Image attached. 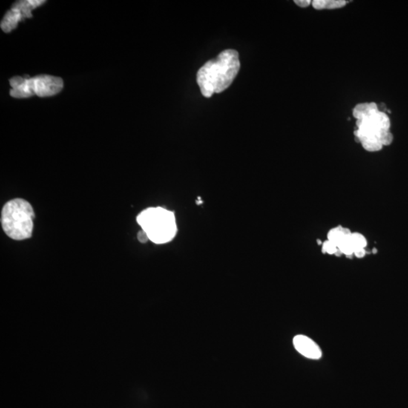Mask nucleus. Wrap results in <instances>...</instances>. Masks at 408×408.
Wrapping results in <instances>:
<instances>
[{
  "label": "nucleus",
  "instance_id": "nucleus-13",
  "mask_svg": "<svg viewBox=\"0 0 408 408\" xmlns=\"http://www.w3.org/2000/svg\"><path fill=\"white\" fill-rule=\"evenodd\" d=\"M351 240H352L355 251L356 250L365 249L368 245V242H366L364 236L362 235L360 233H352L351 235Z\"/></svg>",
  "mask_w": 408,
  "mask_h": 408
},
{
  "label": "nucleus",
  "instance_id": "nucleus-16",
  "mask_svg": "<svg viewBox=\"0 0 408 408\" xmlns=\"http://www.w3.org/2000/svg\"><path fill=\"white\" fill-rule=\"evenodd\" d=\"M392 141H393V136L390 131L384 132L380 136V142H381L383 146H388V145H391Z\"/></svg>",
  "mask_w": 408,
  "mask_h": 408
},
{
  "label": "nucleus",
  "instance_id": "nucleus-21",
  "mask_svg": "<svg viewBox=\"0 0 408 408\" xmlns=\"http://www.w3.org/2000/svg\"><path fill=\"white\" fill-rule=\"evenodd\" d=\"M373 253H374V254H377V250L376 249L373 250Z\"/></svg>",
  "mask_w": 408,
  "mask_h": 408
},
{
  "label": "nucleus",
  "instance_id": "nucleus-7",
  "mask_svg": "<svg viewBox=\"0 0 408 408\" xmlns=\"http://www.w3.org/2000/svg\"><path fill=\"white\" fill-rule=\"evenodd\" d=\"M24 20L22 15L16 9H11L5 15L4 18L2 20L0 27L5 33H10L11 31L16 28L19 21Z\"/></svg>",
  "mask_w": 408,
  "mask_h": 408
},
{
  "label": "nucleus",
  "instance_id": "nucleus-14",
  "mask_svg": "<svg viewBox=\"0 0 408 408\" xmlns=\"http://www.w3.org/2000/svg\"><path fill=\"white\" fill-rule=\"evenodd\" d=\"M362 147L369 152H377L383 148V145L377 139L374 140H368L361 142Z\"/></svg>",
  "mask_w": 408,
  "mask_h": 408
},
{
  "label": "nucleus",
  "instance_id": "nucleus-10",
  "mask_svg": "<svg viewBox=\"0 0 408 408\" xmlns=\"http://www.w3.org/2000/svg\"><path fill=\"white\" fill-rule=\"evenodd\" d=\"M347 2L343 0H314L311 3L313 8L316 10L323 9H335L344 7Z\"/></svg>",
  "mask_w": 408,
  "mask_h": 408
},
{
  "label": "nucleus",
  "instance_id": "nucleus-3",
  "mask_svg": "<svg viewBox=\"0 0 408 408\" xmlns=\"http://www.w3.org/2000/svg\"><path fill=\"white\" fill-rule=\"evenodd\" d=\"M136 220L149 240L156 244L171 241L177 233L174 213L162 207L146 209L139 213Z\"/></svg>",
  "mask_w": 408,
  "mask_h": 408
},
{
  "label": "nucleus",
  "instance_id": "nucleus-18",
  "mask_svg": "<svg viewBox=\"0 0 408 408\" xmlns=\"http://www.w3.org/2000/svg\"><path fill=\"white\" fill-rule=\"evenodd\" d=\"M294 3H295L297 6H300V7L306 8L308 7L312 2L310 1V0H295Z\"/></svg>",
  "mask_w": 408,
  "mask_h": 408
},
{
  "label": "nucleus",
  "instance_id": "nucleus-15",
  "mask_svg": "<svg viewBox=\"0 0 408 408\" xmlns=\"http://www.w3.org/2000/svg\"><path fill=\"white\" fill-rule=\"evenodd\" d=\"M338 248L336 246L334 243L327 240L326 241L323 242L322 244V253L323 254H331V255H334L337 252Z\"/></svg>",
  "mask_w": 408,
  "mask_h": 408
},
{
  "label": "nucleus",
  "instance_id": "nucleus-2",
  "mask_svg": "<svg viewBox=\"0 0 408 408\" xmlns=\"http://www.w3.org/2000/svg\"><path fill=\"white\" fill-rule=\"evenodd\" d=\"M34 216L33 207L27 200L13 199L5 204L2 210L3 231L13 240L30 238L33 233Z\"/></svg>",
  "mask_w": 408,
  "mask_h": 408
},
{
  "label": "nucleus",
  "instance_id": "nucleus-4",
  "mask_svg": "<svg viewBox=\"0 0 408 408\" xmlns=\"http://www.w3.org/2000/svg\"><path fill=\"white\" fill-rule=\"evenodd\" d=\"M30 83L33 93L39 97L55 96L59 93L64 87L61 78L50 75H39L30 77Z\"/></svg>",
  "mask_w": 408,
  "mask_h": 408
},
{
  "label": "nucleus",
  "instance_id": "nucleus-9",
  "mask_svg": "<svg viewBox=\"0 0 408 408\" xmlns=\"http://www.w3.org/2000/svg\"><path fill=\"white\" fill-rule=\"evenodd\" d=\"M378 110L377 104L374 102L362 103L353 109V116L356 119H363Z\"/></svg>",
  "mask_w": 408,
  "mask_h": 408
},
{
  "label": "nucleus",
  "instance_id": "nucleus-6",
  "mask_svg": "<svg viewBox=\"0 0 408 408\" xmlns=\"http://www.w3.org/2000/svg\"><path fill=\"white\" fill-rule=\"evenodd\" d=\"M30 76H16L12 77L9 80L12 90H10V95L12 97L16 99H26L34 96L31 85L30 83Z\"/></svg>",
  "mask_w": 408,
  "mask_h": 408
},
{
  "label": "nucleus",
  "instance_id": "nucleus-17",
  "mask_svg": "<svg viewBox=\"0 0 408 408\" xmlns=\"http://www.w3.org/2000/svg\"><path fill=\"white\" fill-rule=\"evenodd\" d=\"M138 239H139V241L142 242V243H145V242L149 240L148 235H147L146 233H145L143 230L139 231V234H138Z\"/></svg>",
  "mask_w": 408,
  "mask_h": 408
},
{
  "label": "nucleus",
  "instance_id": "nucleus-8",
  "mask_svg": "<svg viewBox=\"0 0 408 408\" xmlns=\"http://www.w3.org/2000/svg\"><path fill=\"white\" fill-rule=\"evenodd\" d=\"M45 3V0H21L15 2L12 8L18 10L24 19L32 18L31 11Z\"/></svg>",
  "mask_w": 408,
  "mask_h": 408
},
{
  "label": "nucleus",
  "instance_id": "nucleus-20",
  "mask_svg": "<svg viewBox=\"0 0 408 408\" xmlns=\"http://www.w3.org/2000/svg\"><path fill=\"white\" fill-rule=\"evenodd\" d=\"M334 255L337 256H341L343 255V253H342L341 251H340V250L338 248V250H337V252H336V254H334Z\"/></svg>",
  "mask_w": 408,
  "mask_h": 408
},
{
  "label": "nucleus",
  "instance_id": "nucleus-11",
  "mask_svg": "<svg viewBox=\"0 0 408 408\" xmlns=\"http://www.w3.org/2000/svg\"><path fill=\"white\" fill-rule=\"evenodd\" d=\"M346 237V236H345L344 233H343V227L342 226L333 228L328 234V240L334 243L336 246H337V248Z\"/></svg>",
  "mask_w": 408,
  "mask_h": 408
},
{
  "label": "nucleus",
  "instance_id": "nucleus-12",
  "mask_svg": "<svg viewBox=\"0 0 408 408\" xmlns=\"http://www.w3.org/2000/svg\"><path fill=\"white\" fill-rule=\"evenodd\" d=\"M338 248L341 251L343 254H344L347 257H352V256L354 255V252H355V249H354L353 244H352V240H351V236H347V237H345L341 243L339 245Z\"/></svg>",
  "mask_w": 408,
  "mask_h": 408
},
{
  "label": "nucleus",
  "instance_id": "nucleus-5",
  "mask_svg": "<svg viewBox=\"0 0 408 408\" xmlns=\"http://www.w3.org/2000/svg\"><path fill=\"white\" fill-rule=\"evenodd\" d=\"M294 345L297 352L303 356L314 360L321 357L322 352L318 345L306 336H296L294 338Z\"/></svg>",
  "mask_w": 408,
  "mask_h": 408
},
{
  "label": "nucleus",
  "instance_id": "nucleus-19",
  "mask_svg": "<svg viewBox=\"0 0 408 408\" xmlns=\"http://www.w3.org/2000/svg\"><path fill=\"white\" fill-rule=\"evenodd\" d=\"M365 255H366V251H365V249L356 250V251L354 252V256H356L358 259H361V258L364 257Z\"/></svg>",
  "mask_w": 408,
  "mask_h": 408
},
{
  "label": "nucleus",
  "instance_id": "nucleus-22",
  "mask_svg": "<svg viewBox=\"0 0 408 408\" xmlns=\"http://www.w3.org/2000/svg\"><path fill=\"white\" fill-rule=\"evenodd\" d=\"M317 243H318V244H321V242H320V240H317Z\"/></svg>",
  "mask_w": 408,
  "mask_h": 408
},
{
  "label": "nucleus",
  "instance_id": "nucleus-1",
  "mask_svg": "<svg viewBox=\"0 0 408 408\" xmlns=\"http://www.w3.org/2000/svg\"><path fill=\"white\" fill-rule=\"evenodd\" d=\"M240 67L238 52L233 50H225L207 61L197 73L202 95L210 98L225 91L235 79Z\"/></svg>",
  "mask_w": 408,
  "mask_h": 408
}]
</instances>
